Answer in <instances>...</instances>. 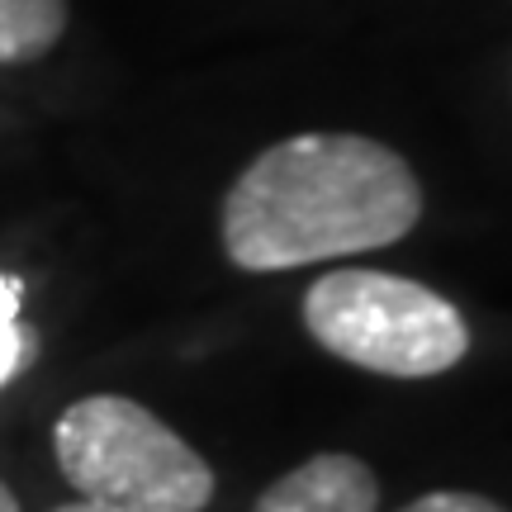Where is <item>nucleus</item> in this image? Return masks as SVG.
<instances>
[{
    "mask_svg": "<svg viewBox=\"0 0 512 512\" xmlns=\"http://www.w3.org/2000/svg\"><path fill=\"white\" fill-rule=\"evenodd\" d=\"M422 185L361 133H299L266 147L223 200V252L242 271H294L413 233Z\"/></svg>",
    "mask_w": 512,
    "mask_h": 512,
    "instance_id": "f257e3e1",
    "label": "nucleus"
},
{
    "mask_svg": "<svg viewBox=\"0 0 512 512\" xmlns=\"http://www.w3.org/2000/svg\"><path fill=\"white\" fill-rule=\"evenodd\" d=\"M57 465L81 498L119 512H200L214 470L157 413L119 394L72 403L53 427Z\"/></svg>",
    "mask_w": 512,
    "mask_h": 512,
    "instance_id": "f03ea898",
    "label": "nucleus"
},
{
    "mask_svg": "<svg viewBox=\"0 0 512 512\" xmlns=\"http://www.w3.org/2000/svg\"><path fill=\"white\" fill-rule=\"evenodd\" d=\"M304 323L323 351L394 380L441 375L470 351V328L451 299L389 271H332L313 280Z\"/></svg>",
    "mask_w": 512,
    "mask_h": 512,
    "instance_id": "7ed1b4c3",
    "label": "nucleus"
},
{
    "mask_svg": "<svg viewBox=\"0 0 512 512\" xmlns=\"http://www.w3.org/2000/svg\"><path fill=\"white\" fill-rule=\"evenodd\" d=\"M375 503H380V484L366 460L328 451L275 479L252 512H375Z\"/></svg>",
    "mask_w": 512,
    "mask_h": 512,
    "instance_id": "20e7f679",
    "label": "nucleus"
},
{
    "mask_svg": "<svg viewBox=\"0 0 512 512\" xmlns=\"http://www.w3.org/2000/svg\"><path fill=\"white\" fill-rule=\"evenodd\" d=\"M67 29V0H0V62H38Z\"/></svg>",
    "mask_w": 512,
    "mask_h": 512,
    "instance_id": "39448f33",
    "label": "nucleus"
},
{
    "mask_svg": "<svg viewBox=\"0 0 512 512\" xmlns=\"http://www.w3.org/2000/svg\"><path fill=\"white\" fill-rule=\"evenodd\" d=\"M38 356V332L29 323H0V389L15 380L19 370H29Z\"/></svg>",
    "mask_w": 512,
    "mask_h": 512,
    "instance_id": "423d86ee",
    "label": "nucleus"
},
{
    "mask_svg": "<svg viewBox=\"0 0 512 512\" xmlns=\"http://www.w3.org/2000/svg\"><path fill=\"white\" fill-rule=\"evenodd\" d=\"M403 512H508V508H498L494 498L484 494H422Z\"/></svg>",
    "mask_w": 512,
    "mask_h": 512,
    "instance_id": "0eeeda50",
    "label": "nucleus"
},
{
    "mask_svg": "<svg viewBox=\"0 0 512 512\" xmlns=\"http://www.w3.org/2000/svg\"><path fill=\"white\" fill-rule=\"evenodd\" d=\"M19 294H24V285L10 280V275H0V323H15L19 318Z\"/></svg>",
    "mask_w": 512,
    "mask_h": 512,
    "instance_id": "6e6552de",
    "label": "nucleus"
},
{
    "mask_svg": "<svg viewBox=\"0 0 512 512\" xmlns=\"http://www.w3.org/2000/svg\"><path fill=\"white\" fill-rule=\"evenodd\" d=\"M57 512H119V508H110V503H95V498H81V503H62Z\"/></svg>",
    "mask_w": 512,
    "mask_h": 512,
    "instance_id": "1a4fd4ad",
    "label": "nucleus"
},
{
    "mask_svg": "<svg viewBox=\"0 0 512 512\" xmlns=\"http://www.w3.org/2000/svg\"><path fill=\"white\" fill-rule=\"evenodd\" d=\"M0 512H19L15 494H10V489H5V484H0Z\"/></svg>",
    "mask_w": 512,
    "mask_h": 512,
    "instance_id": "9d476101",
    "label": "nucleus"
}]
</instances>
